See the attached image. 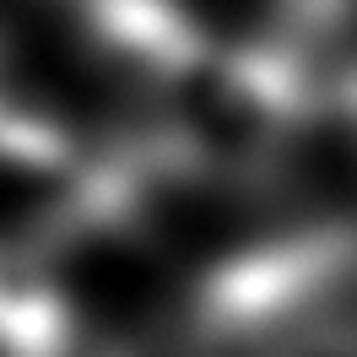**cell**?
Listing matches in <instances>:
<instances>
[{
    "mask_svg": "<svg viewBox=\"0 0 357 357\" xmlns=\"http://www.w3.org/2000/svg\"><path fill=\"white\" fill-rule=\"evenodd\" d=\"M282 17H287V33H335L357 11V0H276Z\"/></svg>",
    "mask_w": 357,
    "mask_h": 357,
    "instance_id": "obj_4",
    "label": "cell"
},
{
    "mask_svg": "<svg viewBox=\"0 0 357 357\" xmlns=\"http://www.w3.org/2000/svg\"><path fill=\"white\" fill-rule=\"evenodd\" d=\"M282 357H357V325H341V331H325L314 341H298Z\"/></svg>",
    "mask_w": 357,
    "mask_h": 357,
    "instance_id": "obj_5",
    "label": "cell"
},
{
    "mask_svg": "<svg viewBox=\"0 0 357 357\" xmlns=\"http://www.w3.org/2000/svg\"><path fill=\"white\" fill-rule=\"evenodd\" d=\"M357 227L314 222L227 255L190 298L195 357H282L298 341L357 325Z\"/></svg>",
    "mask_w": 357,
    "mask_h": 357,
    "instance_id": "obj_1",
    "label": "cell"
},
{
    "mask_svg": "<svg viewBox=\"0 0 357 357\" xmlns=\"http://www.w3.org/2000/svg\"><path fill=\"white\" fill-rule=\"evenodd\" d=\"M82 335L76 309L33 249H0V357H60Z\"/></svg>",
    "mask_w": 357,
    "mask_h": 357,
    "instance_id": "obj_3",
    "label": "cell"
},
{
    "mask_svg": "<svg viewBox=\"0 0 357 357\" xmlns=\"http://www.w3.org/2000/svg\"><path fill=\"white\" fill-rule=\"evenodd\" d=\"M82 22L109 60L152 82H190L211 60L206 33L178 0H82Z\"/></svg>",
    "mask_w": 357,
    "mask_h": 357,
    "instance_id": "obj_2",
    "label": "cell"
}]
</instances>
